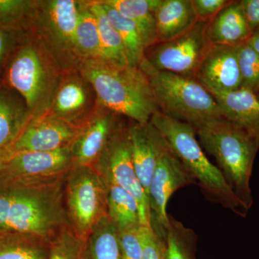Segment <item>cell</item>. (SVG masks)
Returning <instances> with one entry per match:
<instances>
[{"instance_id":"1","label":"cell","mask_w":259,"mask_h":259,"mask_svg":"<svg viewBox=\"0 0 259 259\" xmlns=\"http://www.w3.org/2000/svg\"><path fill=\"white\" fill-rule=\"evenodd\" d=\"M66 175L0 179V234L34 236L51 243L69 226L64 202Z\"/></svg>"},{"instance_id":"2","label":"cell","mask_w":259,"mask_h":259,"mask_svg":"<svg viewBox=\"0 0 259 259\" xmlns=\"http://www.w3.org/2000/svg\"><path fill=\"white\" fill-rule=\"evenodd\" d=\"M81 74L102 106L115 115L145 124L158 110L149 81L140 68H117L99 59L86 60Z\"/></svg>"},{"instance_id":"3","label":"cell","mask_w":259,"mask_h":259,"mask_svg":"<svg viewBox=\"0 0 259 259\" xmlns=\"http://www.w3.org/2000/svg\"><path fill=\"white\" fill-rule=\"evenodd\" d=\"M150 122L163 135L207 200L231 209L241 217L246 215L248 209L232 190L220 168L206 156L196 138L193 126L158 110Z\"/></svg>"},{"instance_id":"4","label":"cell","mask_w":259,"mask_h":259,"mask_svg":"<svg viewBox=\"0 0 259 259\" xmlns=\"http://www.w3.org/2000/svg\"><path fill=\"white\" fill-rule=\"evenodd\" d=\"M194 128L199 144L214 158L232 190L249 211L253 204L250 177L258 143L224 118Z\"/></svg>"},{"instance_id":"5","label":"cell","mask_w":259,"mask_h":259,"mask_svg":"<svg viewBox=\"0 0 259 259\" xmlns=\"http://www.w3.org/2000/svg\"><path fill=\"white\" fill-rule=\"evenodd\" d=\"M139 68L149 81L158 111L194 127L223 118L215 99L197 80L154 69L145 59Z\"/></svg>"},{"instance_id":"6","label":"cell","mask_w":259,"mask_h":259,"mask_svg":"<svg viewBox=\"0 0 259 259\" xmlns=\"http://www.w3.org/2000/svg\"><path fill=\"white\" fill-rule=\"evenodd\" d=\"M64 202L70 228L88 240L94 228L108 216L106 181L95 166L74 164L65 179Z\"/></svg>"},{"instance_id":"7","label":"cell","mask_w":259,"mask_h":259,"mask_svg":"<svg viewBox=\"0 0 259 259\" xmlns=\"http://www.w3.org/2000/svg\"><path fill=\"white\" fill-rule=\"evenodd\" d=\"M93 166L105 180L120 186L136 199L141 226L151 228L149 202L135 171L128 128L120 124L117 125Z\"/></svg>"},{"instance_id":"8","label":"cell","mask_w":259,"mask_h":259,"mask_svg":"<svg viewBox=\"0 0 259 259\" xmlns=\"http://www.w3.org/2000/svg\"><path fill=\"white\" fill-rule=\"evenodd\" d=\"M208 22L198 21L180 36L153 46L145 60L159 71L196 79L199 64L209 46L206 37Z\"/></svg>"},{"instance_id":"9","label":"cell","mask_w":259,"mask_h":259,"mask_svg":"<svg viewBox=\"0 0 259 259\" xmlns=\"http://www.w3.org/2000/svg\"><path fill=\"white\" fill-rule=\"evenodd\" d=\"M192 184H196L193 177L169 146L158 161L148 193L151 228L160 238H164L168 224V200L177 190Z\"/></svg>"},{"instance_id":"10","label":"cell","mask_w":259,"mask_h":259,"mask_svg":"<svg viewBox=\"0 0 259 259\" xmlns=\"http://www.w3.org/2000/svg\"><path fill=\"white\" fill-rule=\"evenodd\" d=\"M10 84L16 90L32 111H38L47 100L49 78L40 54L31 47L19 51L8 69Z\"/></svg>"},{"instance_id":"11","label":"cell","mask_w":259,"mask_h":259,"mask_svg":"<svg viewBox=\"0 0 259 259\" xmlns=\"http://www.w3.org/2000/svg\"><path fill=\"white\" fill-rule=\"evenodd\" d=\"M70 146L53 151H28L8 156L0 179L40 180L65 176L74 166Z\"/></svg>"},{"instance_id":"12","label":"cell","mask_w":259,"mask_h":259,"mask_svg":"<svg viewBox=\"0 0 259 259\" xmlns=\"http://www.w3.org/2000/svg\"><path fill=\"white\" fill-rule=\"evenodd\" d=\"M80 128L55 115H40L30 122L8 149V156L28 151H53L70 146Z\"/></svg>"},{"instance_id":"13","label":"cell","mask_w":259,"mask_h":259,"mask_svg":"<svg viewBox=\"0 0 259 259\" xmlns=\"http://www.w3.org/2000/svg\"><path fill=\"white\" fill-rule=\"evenodd\" d=\"M196 80L212 95L241 88L238 47L209 44L199 64Z\"/></svg>"},{"instance_id":"14","label":"cell","mask_w":259,"mask_h":259,"mask_svg":"<svg viewBox=\"0 0 259 259\" xmlns=\"http://www.w3.org/2000/svg\"><path fill=\"white\" fill-rule=\"evenodd\" d=\"M128 136L135 171L148 197L153 173L169 146L151 122L131 126Z\"/></svg>"},{"instance_id":"15","label":"cell","mask_w":259,"mask_h":259,"mask_svg":"<svg viewBox=\"0 0 259 259\" xmlns=\"http://www.w3.org/2000/svg\"><path fill=\"white\" fill-rule=\"evenodd\" d=\"M115 114L107 110L89 120L70 145L75 165L93 166L118 124Z\"/></svg>"},{"instance_id":"16","label":"cell","mask_w":259,"mask_h":259,"mask_svg":"<svg viewBox=\"0 0 259 259\" xmlns=\"http://www.w3.org/2000/svg\"><path fill=\"white\" fill-rule=\"evenodd\" d=\"M223 118L250 135L259 144V99L248 89L212 95Z\"/></svg>"},{"instance_id":"17","label":"cell","mask_w":259,"mask_h":259,"mask_svg":"<svg viewBox=\"0 0 259 259\" xmlns=\"http://www.w3.org/2000/svg\"><path fill=\"white\" fill-rule=\"evenodd\" d=\"M241 1L229 2L209 20L206 37L211 45L238 47L251 36Z\"/></svg>"},{"instance_id":"18","label":"cell","mask_w":259,"mask_h":259,"mask_svg":"<svg viewBox=\"0 0 259 259\" xmlns=\"http://www.w3.org/2000/svg\"><path fill=\"white\" fill-rule=\"evenodd\" d=\"M156 44H160L180 36L198 20L191 0H161L156 11Z\"/></svg>"},{"instance_id":"19","label":"cell","mask_w":259,"mask_h":259,"mask_svg":"<svg viewBox=\"0 0 259 259\" xmlns=\"http://www.w3.org/2000/svg\"><path fill=\"white\" fill-rule=\"evenodd\" d=\"M46 25L61 47L74 49V37L81 8L74 0H54L46 3Z\"/></svg>"},{"instance_id":"20","label":"cell","mask_w":259,"mask_h":259,"mask_svg":"<svg viewBox=\"0 0 259 259\" xmlns=\"http://www.w3.org/2000/svg\"><path fill=\"white\" fill-rule=\"evenodd\" d=\"M84 81L76 77L65 79L56 90L53 101V115L78 128L77 122L90 101Z\"/></svg>"},{"instance_id":"21","label":"cell","mask_w":259,"mask_h":259,"mask_svg":"<svg viewBox=\"0 0 259 259\" xmlns=\"http://www.w3.org/2000/svg\"><path fill=\"white\" fill-rule=\"evenodd\" d=\"M139 29L146 50L156 44V14L161 0H105Z\"/></svg>"},{"instance_id":"22","label":"cell","mask_w":259,"mask_h":259,"mask_svg":"<svg viewBox=\"0 0 259 259\" xmlns=\"http://www.w3.org/2000/svg\"><path fill=\"white\" fill-rule=\"evenodd\" d=\"M88 5L96 18L98 27L101 51L100 60L117 68L131 66L121 37L110 23L102 2H93Z\"/></svg>"},{"instance_id":"23","label":"cell","mask_w":259,"mask_h":259,"mask_svg":"<svg viewBox=\"0 0 259 259\" xmlns=\"http://www.w3.org/2000/svg\"><path fill=\"white\" fill-rule=\"evenodd\" d=\"M101 2L110 23L121 37L130 66L139 68L146 56V48L139 29L132 20L120 14L104 1Z\"/></svg>"},{"instance_id":"24","label":"cell","mask_w":259,"mask_h":259,"mask_svg":"<svg viewBox=\"0 0 259 259\" xmlns=\"http://www.w3.org/2000/svg\"><path fill=\"white\" fill-rule=\"evenodd\" d=\"M106 183L109 218L119 230L141 226L139 204L136 199L120 186L108 181Z\"/></svg>"},{"instance_id":"25","label":"cell","mask_w":259,"mask_h":259,"mask_svg":"<svg viewBox=\"0 0 259 259\" xmlns=\"http://www.w3.org/2000/svg\"><path fill=\"white\" fill-rule=\"evenodd\" d=\"M50 243L30 236L0 234V259H49Z\"/></svg>"},{"instance_id":"26","label":"cell","mask_w":259,"mask_h":259,"mask_svg":"<svg viewBox=\"0 0 259 259\" xmlns=\"http://www.w3.org/2000/svg\"><path fill=\"white\" fill-rule=\"evenodd\" d=\"M89 259H121L118 228L107 216L87 240Z\"/></svg>"},{"instance_id":"27","label":"cell","mask_w":259,"mask_h":259,"mask_svg":"<svg viewBox=\"0 0 259 259\" xmlns=\"http://www.w3.org/2000/svg\"><path fill=\"white\" fill-rule=\"evenodd\" d=\"M74 50L86 60H100V36L96 18L88 7L81 8L74 37Z\"/></svg>"},{"instance_id":"28","label":"cell","mask_w":259,"mask_h":259,"mask_svg":"<svg viewBox=\"0 0 259 259\" xmlns=\"http://www.w3.org/2000/svg\"><path fill=\"white\" fill-rule=\"evenodd\" d=\"M30 121L13 102L0 93V149L8 152Z\"/></svg>"},{"instance_id":"29","label":"cell","mask_w":259,"mask_h":259,"mask_svg":"<svg viewBox=\"0 0 259 259\" xmlns=\"http://www.w3.org/2000/svg\"><path fill=\"white\" fill-rule=\"evenodd\" d=\"M164 242L163 259H192V248L196 234L190 228L168 214Z\"/></svg>"},{"instance_id":"30","label":"cell","mask_w":259,"mask_h":259,"mask_svg":"<svg viewBox=\"0 0 259 259\" xmlns=\"http://www.w3.org/2000/svg\"><path fill=\"white\" fill-rule=\"evenodd\" d=\"M49 259H89L87 240L67 227L51 242Z\"/></svg>"},{"instance_id":"31","label":"cell","mask_w":259,"mask_h":259,"mask_svg":"<svg viewBox=\"0 0 259 259\" xmlns=\"http://www.w3.org/2000/svg\"><path fill=\"white\" fill-rule=\"evenodd\" d=\"M241 88L256 93L259 90V54L246 42L238 47Z\"/></svg>"},{"instance_id":"32","label":"cell","mask_w":259,"mask_h":259,"mask_svg":"<svg viewBox=\"0 0 259 259\" xmlns=\"http://www.w3.org/2000/svg\"><path fill=\"white\" fill-rule=\"evenodd\" d=\"M121 259H142L143 246L141 226L118 229Z\"/></svg>"},{"instance_id":"33","label":"cell","mask_w":259,"mask_h":259,"mask_svg":"<svg viewBox=\"0 0 259 259\" xmlns=\"http://www.w3.org/2000/svg\"><path fill=\"white\" fill-rule=\"evenodd\" d=\"M141 234L144 246L142 259H163V238L158 237L152 228L141 227Z\"/></svg>"},{"instance_id":"34","label":"cell","mask_w":259,"mask_h":259,"mask_svg":"<svg viewBox=\"0 0 259 259\" xmlns=\"http://www.w3.org/2000/svg\"><path fill=\"white\" fill-rule=\"evenodd\" d=\"M226 0H191L194 14L198 21H209L224 8Z\"/></svg>"},{"instance_id":"35","label":"cell","mask_w":259,"mask_h":259,"mask_svg":"<svg viewBox=\"0 0 259 259\" xmlns=\"http://www.w3.org/2000/svg\"><path fill=\"white\" fill-rule=\"evenodd\" d=\"M245 18L251 33L259 30V0L241 1Z\"/></svg>"},{"instance_id":"36","label":"cell","mask_w":259,"mask_h":259,"mask_svg":"<svg viewBox=\"0 0 259 259\" xmlns=\"http://www.w3.org/2000/svg\"><path fill=\"white\" fill-rule=\"evenodd\" d=\"M26 3L16 0H0V18H8L18 15L24 9Z\"/></svg>"},{"instance_id":"37","label":"cell","mask_w":259,"mask_h":259,"mask_svg":"<svg viewBox=\"0 0 259 259\" xmlns=\"http://www.w3.org/2000/svg\"><path fill=\"white\" fill-rule=\"evenodd\" d=\"M9 46V39L4 30L0 29V61L4 58Z\"/></svg>"},{"instance_id":"38","label":"cell","mask_w":259,"mask_h":259,"mask_svg":"<svg viewBox=\"0 0 259 259\" xmlns=\"http://www.w3.org/2000/svg\"><path fill=\"white\" fill-rule=\"evenodd\" d=\"M247 44L259 54V30L252 34Z\"/></svg>"},{"instance_id":"39","label":"cell","mask_w":259,"mask_h":259,"mask_svg":"<svg viewBox=\"0 0 259 259\" xmlns=\"http://www.w3.org/2000/svg\"><path fill=\"white\" fill-rule=\"evenodd\" d=\"M8 158V153L5 150L0 149V172L5 166V162Z\"/></svg>"},{"instance_id":"40","label":"cell","mask_w":259,"mask_h":259,"mask_svg":"<svg viewBox=\"0 0 259 259\" xmlns=\"http://www.w3.org/2000/svg\"><path fill=\"white\" fill-rule=\"evenodd\" d=\"M255 95H257V97H258V98L259 99V90L256 93H255Z\"/></svg>"}]
</instances>
